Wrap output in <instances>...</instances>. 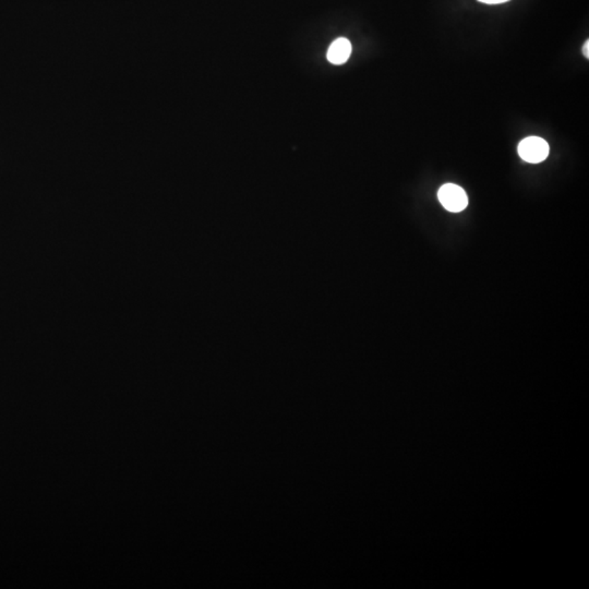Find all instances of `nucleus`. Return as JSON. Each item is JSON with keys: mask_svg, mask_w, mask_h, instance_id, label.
I'll use <instances>...</instances> for the list:
<instances>
[{"mask_svg": "<svg viewBox=\"0 0 589 589\" xmlns=\"http://www.w3.org/2000/svg\"><path fill=\"white\" fill-rule=\"evenodd\" d=\"M589 42L587 41L586 44L584 45V48H583V53H584L585 56L586 58H588L589 56Z\"/></svg>", "mask_w": 589, "mask_h": 589, "instance_id": "nucleus-5", "label": "nucleus"}, {"mask_svg": "<svg viewBox=\"0 0 589 589\" xmlns=\"http://www.w3.org/2000/svg\"><path fill=\"white\" fill-rule=\"evenodd\" d=\"M438 198L445 210L449 212H462L469 204V198L464 189L454 184H447L441 187Z\"/></svg>", "mask_w": 589, "mask_h": 589, "instance_id": "nucleus-2", "label": "nucleus"}, {"mask_svg": "<svg viewBox=\"0 0 589 589\" xmlns=\"http://www.w3.org/2000/svg\"><path fill=\"white\" fill-rule=\"evenodd\" d=\"M352 54V44L346 38H338L332 43L328 51V59L334 65L346 63Z\"/></svg>", "mask_w": 589, "mask_h": 589, "instance_id": "nucleus-3", "label": "nucleus"}, {"mask_svg": "<svg viewBox=\"0 0 589 589\" xmlns=\"http://www.w3.org/2000/svg\"><path fill=\"white\" fill-rule=\"evenodd\" d=\"M480 3L487 4V5H499V4H504L509 1V0H478Z\"/></svg>", "mask_w": 589, "mask_h": 589, "instance_id": "nucleus-4", "label": "nucleus"}, {"mask_svg": "<svg viewBox=\"0 0 589 589\" xmlns=\"http://www.w3.org/2000/svg\"><path fill=\"white\" fill-rule=\"evenodd\" d=\"M549 151V145L543 137H528L518 145L519 157L527 163H541L547 159Z\"/></svg>", "mask_w": 589, "mask_h": 589, "instance_id": "nucleus-1", "label": "nucleus"}]
</instances>
